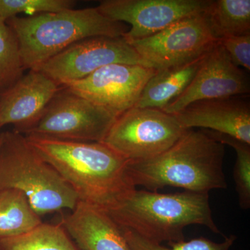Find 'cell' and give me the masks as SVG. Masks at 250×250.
<instances>
[{
    "mask_svg": "<svg viewBox=\"0 0 250 250\" xmlns=\"http://www.w3.org/2000/svg\"><path fill=\"white\" fill-rule=\"evenodd\" d=\"M28 143L57 170L79 201L108 210L136 189L128 161L102 142L67 141L27 134Z\"/></svg>",
    "mask_w": 250,
    "mask_h": 250,
    "instance_id": "obj_1",
    "label": "cell"
},
{
    "mask_svg": "<svg viewBox=\"0 0 250 250\" xmlns=\"http://www.w3.org/2000/svg\"><path fill=\"white\" fill-rule=\"evenodd\" d=\"M225 146L205 129H187L172 147L146 160L129 161L133 187L157 192L166 187L208 193L228 187L223 170Z\"/></svg>",
    "mask_w": 250,
    "mask_h": 250,
    "instance_id": "obj_2",
    "label": "cell"
},
{
    "mask_svg": "<svg viewBox=\"0 0 250 250\" xmlns=\"http://www.w3.org/2000/svg\"><path fill=\"white\" fill-rule=\"evenodd\" d=\"M105 211L121 228L157 244L185 241L184 229L192 225L221 233L212 216L208 193L162 194L136 188Z\"/></svg>",
    "mask_w": 250,
    "mask_h": 250,
    "instance_id": "obj_3",
    "label": "cell"
},
{
    "mask_svg": "<svg viewBox=\"0 0 250 250\" xmlns=\"http://www.w3.org/2000/svg\"><path fill=\"white\" fill-rule=\"evenodd\" d=\"M6 22L16 35L23 67L30 70L79 41L123 37L129 30L124 23L106 17L97 7L17 16Z\"/></svg>",
    "mask_w": 250,
    "mask_h": 250,
    "instance_id": "obj_4",
    "label": "cell"
},
{
    "mask_svg": "<svg viewBox=\"0 0 250 250\" xmlns=\"http://www.w3.org/2000/svg\"><path fill=\"white\" fill-rule=\"evenodd\" d=\"M4 189L23 192L39 216L64 208L72 210L79 202L72 188L16 130L2 132L0 190Z\"/></svg>",
    "mask_w": 250,
    "mask_h": 250,
    "instance_id": "obj_5",
    "label": "cell"
},
{
    "mask_svg": "<svg viewBox=\"0 0 250 250\" xmlns=\"http://www.w3.org/2000/svg\"><path fill=\"white\" fill-rule=\"evenodd\" d=\"M187 130L173 115L134 106L117 117L102 143L128 161L146 160L172 147Z\"/></svg>",
    "mask_w": 250,
    "mask_h": 250,
    "instance_id": "obj_6",
    "label": "cell"
},
{
    "mask_svg": "<svg viewBox=\"0 0 250 250\" xmlns=\"http://www.w3.org/2000/svg\"><path fill=\"white\" fill-rule=\"evenodd\" d=\"M116 118L104 108L61 86L39 123L27 134L67 141L103 142Z\"/></svg>",
    "mask_w": 250,
    "mask_h": 250,
    "instance_id": "obj_7",
    "label": "cell"
},
{
    "mask_svg": "<svg viewBox=\"0 0 250 250\" xmlns=\"http://www.w3.org/2000/svg\"><path fill=\"white\" fill-rule=\"evenodd\" d=\"M216 42L200 13L129 44L146 66L158 71L200 58Z\"/></svg>",
    "mask_w": 250,
    "mask_h": 250,
    "instance_id": "obj_8",
    "label": "cell"
},
{
    "mask_svg": "<svg viewBox=\"0 0 250 250\" xmlns=\"http://www.w3.org/2000/svg\"><path fill=\"white\" fill-rule=\"evenodd\" d=\"M113 63L146 65L124 38L100 36L72 44L35 70L62 86L69 82L82 80L98 69Z\"/></svg>",
    "mask_w": 250,
    "mask_h": 250,
    "instance_id": "obj_9",
    "label": "cell"
},
{
    "mask_svg": "<svg viewBox=\"0 0 250 250\" xmlns=\"http://www.w3.org/2000/svg\"><path fill=\"white\" fill-rule=\"evenodd\" d=\"M155 72L140 64L113 63L62 86L118 117L136 106Z\"/></svg>",
    "mask_w": 250,
    "mask_h": 250,
    "instance_id": "obj_10",
    "label": "cell"
},
{
    "mask_svg": "<svg viewBox=\"0 0 250 250\" xmlns=\"http://www.w3.org/2000/svg\"><path fill=\"white\" fill-rule=\"evenodd\" d=\"M205 0H104L98 6L104 16L131 25L123 35L130 43L154 35L184 18L200 14Z\"/></svg>",
    "mask_w": 250,
    "mask_h": 250,
    "instance_id": "obj_11",
    "label": "cell"
},
{
    "mask_svg": "<svg viewBox=\"0 0 250 250\" xmlns=\"http://www.w3.org/2000/svg\"><path fill=\"white\" fill-rule=\"evenodd\" d=\"M250 91L249 77L236 66L218 42L205 58L187 88L162 111L174 115L195 102L246 96Z\"/></svg>",
    "mask_w": 250,
    "mask_h": 250,
    "instance_id": "obj_12",
    "label": "cell"
},
{
    "mask_svg": "<svg viewBox=\"0 0 250 250\" xmlns=\"http://www.w3.org/2000/svg\"><path fill=\"white\" fill-rule=\"evenodd\" d=\"M61 85L44 74L31 70L9 88L0 92V125H14L27 133L39 123Z\"/></svg>",
    "mask_w": 250,
    "mask_h": 250,
    "instance_id": "obj_13",
    "label": "cell"
},
{
    "mask_svg": "<svg viewBox=\"0 0 250 250\" xmlns=\"http://www.w3.org/2000/svg\"><path fill=\"white\" fill-rule=\"evenodd\" d=\"M173 116L184 129L202 128L250 144V104L244 96L195 102Z\"/></svg>",
    "mask_w": 250,
    "mask_h": 250,
    "instance_id": "obj_14",
    "label": "cell"
},
{
    "mask_svg": "<svg viewBox=\"0 0 250 250\" xmlns=\"http://www.w3.org/2000/svg\"><path fill=\"white\" fill-rule=\"evenodd\" d=\"M60 224L81 250H131L121 227L95 206L79 201Z\"/></svg>",
    "mask_w": 250,
    "mask_h": 250,
    "instance_id": "obj_15",
    "label": "cell"
},
{
    "mask_svg": "<svg viewBox=\"0 0 250 250\" xmlns=\"http://www.w3.org/2000/svg\"><path fill=\"white\" fill-rule=\"evenodd\" d=\"M205 55L191 62L156 71L148 81L135 106L164 109L187 88Z\"/></svg>",
    "mask_w": 250,
    "mask_h": 250,
    "instance_id": "obj_16",
    "label": "cell"
},
{
    "mask_svg": "<svg viewBox=\"0 0 250 250\" xmlns=\"http://www.w3.org/2000/svg\"><path fill=\"white\" fill-rule=\"evenodd\" d=\"M202 14L216 41L250 34V0L207 1Z\"/></svg>",
    "mask_w": 250,
    "mask_h": 250,
    "instance_id": "obj_17",
    "label": "cell"
},
{
    "mask_svg": "<svg viewBox=\"0 0 250 250\" xmlns=\"http://www.w3.org/2000/svg\"><path fill=\"white\" fill-rule=\"evenodd\" d=\"M42 223L27 196L15 189L0 190V240L21 236Z\"/></svg>",
    "mask_w": 250,
    "mask_h": 250,
    "instance_id": "obj_18",
    "label": "cell"
},
{
    "mask_svg": "<svg viewBox=\"0 0 250 250\" xmlns=\"http://www.w3.org/2000/svg\"><path fill=\"white\" fill-rule=\"evenodd\" d=\"M0 250H81L61 224L42 223L21 236L0 240Z\"/></svg>",
    "mask_w": 250,
    "mask_h": 250,
    "instance_id": "obj_19",
    "label": "cell"
},
{
    "mask_svg": "<svg viewBox=\"0 0 250 250\" xmlns=\"http://www.w3.org/2000/svg\"><path fill=\"white\" fill-rule=\"evenodd\" d=\"M207 134L223 145L233 147L236 154L233 168V179L238 196L240 207L243 210L250 208V144L232 136L206 130Z\"/></svg>",
    "mask_w": 250,
    "mask_h": 250,
    "instance_id": "obj_20",
    "label": "cell"
},
{
    "mask_svg": "<svg viewBox=\"0 0 250 250\" xmlns=\"http://www.w3.org/2000/svg\"><path fill=\"white\" fill-rule=\"evenodd\" d=\"M23 70L16 35L6 22L0 20V92L19 80Z\"/></svg>",
    "mask_w": 250,
    "mask_h": 250,
    "instance_id": "obj_21",
    "label": "cell"
},
{
    "mask_svg": "<svg viewBox=\"0 0 250 250\" xmlns=\"http://www.w3.org/2000/svg\"><path fill=\"white\" fill-rule=\"evenodd\" d=\"M121 228L131 250H229L237 238L234 235H231L221 243H216L200 237L189 241L169 242L167 248L144 239L127 229Z\"/></svg>",
    "mask_w": 250,
    "mask_h": 250,
    "instance_id": "obj_22",
    "label": "cell"
},
{
    "mask_svg": "<svg viewBox=\"0 0 250 250\" xmlns=\"http://www.w3.org/2000/svg\"><path fill=\"white\" fill-rule=\"evenodd\" d=\"M73 0H0V20L6 22L21 14L29 16L74 9Z\"/></svg>",
    "mask_w": 250,
    "mask_h": 250,
    "instance_id": "obj_23",
    "label": "cell"
},
{
    "mask_svg": "<svg viewBox=\"0 0 250 250\" xmlns=\"http://www.w3.org/2000/svg\"><path fill=\"white\" fill-rule=\"evenodd\" d=\"M217 42L236 66L250 71V34L224 38Z\"/></svg>",
    "mask_w": 250,
    "mask_h": 250,
    "instance_id": "obj_24",
    "label": "cell"
},
{
    "mask_svg": "<svg viewBox=\"0 0 250 250\" xmlns=\"http://www.w3.org/2000/svg\"><path fill=\"white\" fill-rule=\"evenodd\" d=\"M1 141H2V132L0 134V146H1Z\"/></svg>",
    "mask_w": 250,
    "mask_h": 250,
    "instance_id": "obj_25",
    "label": "cell"
},
{
    "mask_svg": "<svg viewBox=\"0 0 250 250\" xmlns=\"http://www.w3.org/2000/svg\"><path fill=\"white\" fill-rule=\"evenodd\" d=\"M1 125H0V129H1ZM0 134H1V132H0Z\"/></svg>",
    "mask_w": 250,
    "mask_h": 250,
    "instance_id": "obj_26",
    "label": "cell"
}]
</instances>
